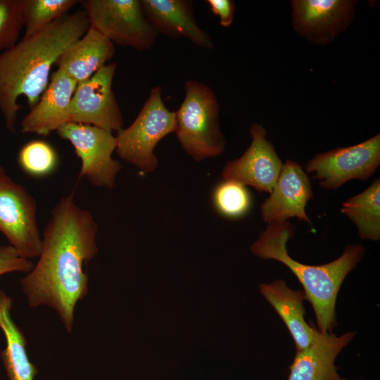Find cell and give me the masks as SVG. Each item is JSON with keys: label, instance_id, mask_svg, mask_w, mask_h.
<instances>
[{"label": "cell", "instance_id": "cell-10", "mask_svg": "<svg viewBox=\"0 0 380 380\" xmlns=\"http://www.w3.org/2000/svg\"><path fill=\"white\" fill-rule=\"evenodd\" d=\"M116 68L115 62L106 64L77 84L70 103L71 122L110 132L123 128V115L112 88Z\"/></svg>", "mask_w": 380, "mask_h": 380}, {"label": "cell", "instance_id": "cell-9", "mask_svg": "<svg viewBox=\"0 0 380 380\" xmlns=\"http://www.w3.org/2000/svg\"><path fill=\"white\" fill-rule=\"evenodd\" d=\"M58 136L68 140L81 160L79 177H84L94 186L111 189L121 169L112 158L116 149V137L103 129L70 122L57 129Z\"/></svg>", "mask_w": 380, "mask_h": 380}, {"label": "cell", "instance_id": "cell-11", "mask_svg": "<svg viewBox=\"0 0 380 380\" xmlns=\"http://www.w3.org/2000/svg\"><path fill=\"white\" fill-rule=\"evenodd\" d=\"M356 4L353 0L291 1L292 27L312 43L328 44L351 24Z\"/></svg>", "mask_w": 380, "mask_h": 380}, {"label": "cell", "instance_id": "cell-14", "mask_svg": "<svg viewBox=\"0 0 380 380\" xmlns=\"http://www.w3.org/2000/svg\"><path fill=\"white\" fill-rule=\"evenodd\" d=\"M77 84L57 69L37 103L23 119L22 132L47 136L71 122L70 103Z\"/></svg>", "mask_w": 380, "mask_h": 380}, {"label": "cell", "instance_id": "cell-25", "mask_svg": "<svg viewBox=\"0 0 380 380\" xmlns=\"http://www.w3.org/2000/svg\"><path fill=\"white\" fill-rule=\"evenodd\" d=\"M33 267V263L20 256L13 246L0 245V275L12 272H30Z\"/></svg>", "mask_w": 380, "mask_h": 380}, {"label": "cell", "instance_id": "cell-17", "mask_svg": "<svg viewBox=\"0 0 380 380\" xmlns=\"http://www.w3.org/2000/svg\"><path fill=\"white\" fill-rule=\"evenodd\" d=\"M115 51L114 44L89 26L82 37L61 53L55 65L79 84L105 66L113 58Z\"/></svg>", "mask_w": 380, "mask_h": 380}, {"label": "cell", "instance_id": "cell-19", "mask_svg": "<svg viewBox=\"0 0 380 380\" xmlns=\"http://www.w3.org/2000/svg\"><path fill=\"white\" fill-rule=\"evenodd\" d=\"M12 300L0 289V328L6 346L1 353L2 362L10 380H33L37 374L26 351V339L11 317Z\"/></svg>", "mask_w": 380, "mask_h": 380}, {"label": "cell", "instance_id": "cell-18", "mask_svg": "<svg viewBox=\"0 0 380 380\" xmlns=\"http://www.w3.org/2000/svg\"><path fill=\"white\" fill-rule=\"evenodd\" d=\"M259 289L285 323L294 339L296 351L307 348L312 341L314 327L308 324L304 318V291L291 289L283 279L261 284Z\"/></svg>", "mask_w": 380, "mask_h": 380}, {"label": "cell", "instance_id": "cell-2", "mask_svg": "<svg viewBox=\"0 0 380 380\" xmlns=\"http://www.w3.org/2000/svg\"><path fill=\"white\" fill-rule=\"evenodd\" d=\"M90 26L86 12L68 14L0 53V112L5 126L15 132L18 99L29 107L39 101L49 84L51 68L61 53L82 37Z\"/></svg>", "mask_w": 380, "mask_h": 380}, {"label": "cell", "instance_id": "cell-8", "mask_svg": "<svg viewBox=\"0 0 380 380\" xmlns=\"http://www.w3.org/2000/svg\"><path fill=\"white\" fill-rule=\"evenodd\" d=\"M380 164V134L348 147L319 153L305 165L321 187L336 189L352 179L366 180Z\"/></svg>", "mask_w": 380, "mask_h": 380}, {"label": "cell", "instance_id": "cell-24", "mask_svg": "<svg viewBox=\"0 0 380 380\" xmlns=\"http://www.w3.org/2000/svg\"><path fill=\"white\" fill-rule=\"evenodd\" d=\"M23 27L21 0H0V53L17 44Z\"/></svg>", "mask_w": 380, "mask_h": 380}, {"label": "cell", "instance_id": "cell-4", "mask_svg": "<svg viewBox=\"0 0 380 380\" xmlns=\"http://www.w3.org/2000/svg\"><path fill=\"white\" fill-rule=\"evenodd\" d=\"M176 113V135L182 149L196 161L221 155L226 139L220 124V104L204 83L188 80Z\"/></svg>", "mask_w": 380, "mask_h": 380}, {"label": "cell", "instance_id": "cell-27", "mask_svg": "<svg viewBox=\"0 0 380 380\" xmlns=\"http://www.w3.org/2000/svg\"><path fill=\"white\" fill-rule=\"evenodd\" d=\"M336 380H347V379H341V377H338V378L337 379H336Z\"/></svg>", "mask_w": 380, "mask_h": 380}, {"label": "cell", "instance_id": "cell-6", "mask_svg": "<svg viewBox=\"0 0 380 380\" xmlns=\"http://www.w3.org/2000/svg\"><path fill=\"white\" fill-rule=\"evenodd\" d=\"M90 26L113 44L150 49L158 33L145 17L140 0L80 1Z\"/></svg>", "mask_w": 380, "mask_h": 380}, {"label": "cell", "instance_id": "cell-23", "mask_svg": "<svg viewBox=\"0 0 380 380\" xmlns=\"http://www.w3.org/2000/svg\"><path fill=\"white\" fill-rule=\"evenodd\" d=\"M213 192V203L224 216L236 218L245 215L251 206V196L243 184L224 179Z\"/></svg>", "mask_w": 380, "mask_h": 380}, {"label": "cell", "instance_id": "cell-20", "mask_svg": "<svg viewBox=\"0 0 380 380\" xmlns=\"http://www.w3.org/2000/svg\"><path fill=\"white\" fill-rule=\"evenodd\" d=\"M342 213L355 225L363 240L380 239V179L342 204Z\"/></svg>", "mask_w": 380, "mask_h": 380}, {"label": "cell", "instance_id": "cell-15", "mask_svg": "<svg viewBox=\"0 0 380 380\" xmlns=\"http://www.w3.org/2000/svg\"><path fill=\"white\" fill-rule=\"evenodd\" d=\"M141 3L145 17L158 34L186 38L200 48H214L210 36L196 22L191 1L141 0Z\"/></svg>", "mask_w": 380, "mask_h": 380}, {"label": "cell", "instance_id": "cell-16", "mask_svg": "<svg viewBox=\"0 0 380 380\" xmlns=\"http://www.w3.org/2000/svg\"><path fill=\"white\" fill-rule=\"evenodd\" d=\"M355 332L348 331L337 336L332 332L322 333L314 327L311 343L296 351L288 380H336L339 376L335 360L353 338Z\"/></svg>", "mask_w": 380, "mask_h": 380}, {"label": "cell", "instance_id": "cell-12", "mask_svg": "<svg viewBox=\"0 0 380 380\" xmlns=\"http://www.w3.org/2000/svg\"><path fill=\"white\" fill-rule=\"evenodd\" d=\"M249 132V146L241 157L225 165L222 176L224 179L234 180L260 192L270 194L283 163L267 140V132L261 125H252Z\"/></svg>", "mask_w": 380, "mask_h": 380}, {"label": "cell", "instance_id": "cell-1", "mask_svg": "<svg viewBox=\"0 0 380 380\" xmlns=\"http://www.w3.org/2000/svg\"><path fill=\"white\" fill-rule=\"evenodd\" d=\"M98 227L73 194L53 207L42 239L39 260L20 283L30 307L47 305L70 332L77 303L88 293L87 265L98 252Z\"/></svg>", "mask_w": 380, "mask_h": 380}, {"label": "cell", "instance_id": "cell-22", "mask_svg": "<svg viewBox=\"0 0 380 380\" xmlns=\"http://www.w3.org/2000/svg\"><path fill=\"white\" fill-rule=\"evenodd\" d=\"M20 167L27 175L43 177L51 174L57 167L58 157L53 146L44 140L26 143L18 156Z\"/></svg>", "mask_w": 380, "mask_h": 380}, {"label": "cell", "instance_id": "cell-13", "mask_svg": "<svg viewBox=\"0 0 380 380\" xmlns=\"http://www.w3.org/2000/svg\"><path fill=\"white\" fill-rule=\"evenodd\" d=\"M313 198L307 173L294 160L283 164L276 183L261 205V215L266 223H280L296 217L312 226L305 213L307 203Z\"/></svg>", "mask_w": 380, "mask_h": 380}, {"label": "cell", "instance_id": "cell-7", "mask_svg": "<svg viewBox=\"0 0 380 380\" xmlns=\"http://www.w3.org/2000/svg\"><path fill=\"white\" fill-rule=\"evenodd\" d=\"M36 214L35 199L0 166V232L18 253L27 259L39 257L41 251Z\"/></svg>", "mask_w": 380, "mask_h": 380}, {"label": "cell", "instance_id": "cell-3", "mask_svg": "<svg viewBox=\"0 0 380 380\" xmlns=\"http://www.w3.org/2000/svg\"><path fill=\"white\" fill-rule=\"evenodd\" d=\"M294 229L288 220L269 223L252 244L251 252L265 260H275L286 265L301 283L305 299L312 305L318 326L322 333L332 332L336 324L335 307L340 287L346 276L361 260L365 248L349 245L336 260L321 265H310L292 258L286 245L293 237Z\"/></svg>", "mask_w": 380, "mask_h": 380}, {"label": "cell", "instance_id": "cell-5", "mask_svg": "<svg viewBox=\"0 0 380 380\" xmlns=\"http://www.w3.org/2000/svg\"><path fill=\"white\" fill-rule=\"evenodd\" d=\"M175 111L170 110L160 87H154L134 122L118 131L116 152L126 162L144 172L158 166L154 149L165 136L175 132Z\"/></svg>", "mask_w": 380, "mask_h": 380}, {"label": "cell", "instance_id": "cell-21", "mask_svg": "<svg viewBox=\"0 0 380 380\" xmlns=\"http://www.w3.org/2000/svg\"><path fill=\"white\" fill-rule=\"evenodd\" d=\"M80 1L21 0L22 15L27 38L39 32L55 20L66 15Z\"/></svg>", "mask_w": 380, "mask_h": 380}, {"label": "cell", "instance_id": "cell-26", "mask_svg": "<svg viewBox=\"0 0 380 380\" xmlns=\"http://www.w3.org/2000/svg\"><path fill=\"white\" fill-rule=\"evenodd\" d=\"M211 11L218 16L222 27L227 28L232 24L236 11L235 3L232 0H208Z\"/></svg>", "mask_w": 380, "mask_h": 380}]
</instances>
